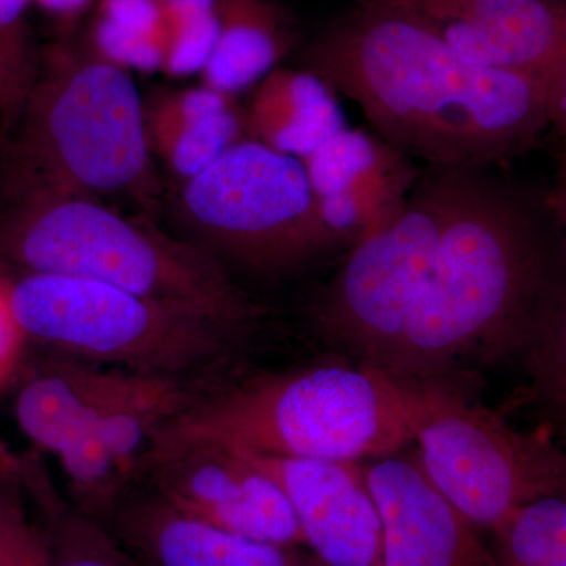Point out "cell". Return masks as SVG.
<instances>
[{
    "mask_svg": "<svg viewBox=\"0 0 566 566\" xmlns=\"http://www.w3.org/2000/svg\"><path fill=\"white\" fill-rule=\"evenodd\" d=\"M303 66L424 166L495 167L531 150L549 126L543 77L465 62L400 7L360 3L305 48Z\"/></svg>",
    "mask_w": 566,
    "mask_h": 566,
    "instance_id": "cell-1",
    "label": "cell"
},
{
    "mask_svg": "<svg viewBox=\"0 0 566 566\" xmlns=\"http://www.w3.org/2000/svg\"><path fill=\"white\" fill-rule=\"evenodd\" d=\"M565 297V238L547 193L469 167L385 374L447 382L469 364L523 354Z\"/></svg>",
    "mask_w": 566,
    "mask_h": 566,
    "instance_id": "cell-2",
    "label": "cell"
},
{
    "mask_svg": "<svg viewBox=\"0 0 566 566\" xmlns=\"http://www.w3.org/2000/svg\"><path fill=\"white\" fill-rule=\"evenodd\" d=\"M0 144L10 205L55 197H126L147 210L158 205L161 185L136 82L85 41L51 51Z\"/></svg>",
    "mask_w": 566,
    "mask_h": 566,
    "instance_id": "cell-3",
    "label": "cell"
},
{
    "mask_svg": "<svg viewBox=\"0 0 566 566\" xmlns=\"http://www.w3.org/2000/svg\"><path fill=\"white\" fill-rule=\"evenodd\" d=\"M411 441L385 371L322 365L200 394L158 428L139 476L164 458L197 446L357 463L392 457Z\"/></svg>",
    "mask_w": 566,
    "mask_h": 566,
    "instance_id": "cell-4",
    "label": "cell"
},
{
    "mask_svg": "<svg viewBox=\"0 0 566 566\" xmlns=\"http://www.w3.org/2000/svg\"><path fill=\"white\" fill-rule=\"evenodd\" d=\"M0 260L22 274L84 279L185 305L245 333L264 315L202 245L175 240L103 200L11 203L0 216Z\"/></svg>",
    "mask_w": 566,
    "mask_h": 566,
    "instance_id": "cell-5",
    "label": "cell"
},
{
    "mask_svg": "<svg viewBox=\"0 0 566 566\" xmlns=\"http://www.w3.org/2000/svg\"><path fill=\"white\" fill-rule=\"evenodd\" d=\"M10 301L29 344L186 381L226 364L248 334L196 308L65 275L10 279Z\"/></svg>",
    "mask_w": 566,
    "mask_h": 566,
    "instance_id": "cell-6",
    "label": "cell"
},
{
    "mask_svg": "<svg viewBox=\"0 0 566 566\" xmlns=\"http://www.w3.org/2000/svg\"><path fill=\"white\" fill-rule=\"evenodd\" d=\"M387 378L424 471L475 527L494 532L520 506L557 494L564 450L553 442L520 433L447 382Z\"/></svg>",
    "mask_w": 566,
    "mask_h": 566,
    "instance_id": "cell-7",
    "label": "cell"
},
{
    "mask_svg": "<svg viewBox=\"0 0 566 566\" xmlns=\"http://www.w3.org/2000/svg\"><path fill=\"white\" fill-rule=\"evenodd\" d=\"M469 169V167H468ZM465 169L420 167L400 212L348 249L315 307L319 333L385 371L433 268Z\"/></svg>",
    "mask_w": 566,
    "mask_h": 566,
    "instance_id": "cell-8",
    "label": "cell"
},
{
    "mask_svg": "<svg viewBox=\"0 0 566 566\" xmlns=\"http://www.w3.org/2000/svg\"><path fill=\"white\" fill-rule=\"evenodd\" d=\"M178 211L214 253L262 273L344 248L324 222L301 159L248 137L182 181Z\"/></svg>",
    "mask_w": 566,
    "mask_h": 566,
    "instance_id": "cell-9",
    "label": "cell"
},
{
    "mask_svg": "<svg viewBox=\"0 0 566 566\" xmlns=\"http://www.w3.org/2000/svg\"><path fill=\"white\" fill-rule=\"evenodd\" d=\"M202 392L186 379L125 371L87 430L59 458L70 499L96 520L136 486L158 428Z\"/></svg>",
    "mask_w": 566,
    "mask_h": 566,
    "instance_id": "cell-10",
    "label": "cell"
},
{
    "mask_svg": "<svg viewBox=\"0 0 566 566\" xmlns=\"http://www.w3.org/2000/svg\"><path fill=\"white\" fill-rule=\"evenodd\" d=\"M144 475L170 504L212 526L268 545H304L285 493L243 453L218 446L189 447L153 464Z\"/></svg>",
    "mask_w": 566,
    "mask_h": 566,
    "instance_id": "cell-11",
    "label": "cell"
},
{
    "mask_svg": "<svg viewBox=\"0 0 566 566\" xmlns=\"http://www.w3.org/2000/svg\"><path fill=\"white\" fill-rule=\"evenodd\" d=\"M364 472L381 517V566H499L420 457L381 458Z\"/></svg>",
    "mask_w": 566,
    "mask_h": 566,
    "instance_id": "cell-12",
    "label": "cell"
},
{
    "mask_svg": "<svg viewBox=\"0 0 566 566\" xmlns=\"http://www.w3.org/2000/svg\"><path fill=\"white\" fill-rule=\"evenodd\" d=\"M415 11L465 62L543 77L566 50V0H381Z\"/></svg>",
    "mask_w": 566,
    "mask_h": 566,
    "instance_id": "cell-13",
    "label": "cell"
},
{
    "mask_svg": "<svg viewBox=\"0 0 566 566\" xmlns=\"http://www.w3.org/2000/svg\"><path fill=\"white\" fill-rule=\"evenodd\" d=\"M245 457L281 486L300 523L304 545L324 565L381 566V517L359 464Z\"/></svg>",
    "mask_w": 566,
    "mask_h": 566,
    "instance_id": "cell-14",
    "label": "cell"
},
{
    "mask_svg": "<svg viewBox=\"0 0 566 566\" xmlns=\"http://www.w3.org/2000/svg\"><path fill=\"white\" fill-rule=\"evenodd\" d=\"M301 163L324 222L346 249L392 221L420 170L381 137L348 126Z\"/></svg>",
    "mask_w": 566,
    "mask_h": 566,
    "instance_id": "cell-15",
    "label": "cell"
},
{
    "mask_svg": "<svg viewBox=\"0 0 566 566\" xmlns=\"http://www.w3.org/2000/svg\"><path fill=\"white\" fill-rule=\"evenodd\" d=\"M140 566H307L290 547L232 534L133 486L103 521Z\"/></svg>",
    "mask_w": 566,
    "mask_h": 566,
    "instance_id": "cell-16",
    "label": "cell"
},
{
    "mask_svg": "<svg viewBox=\"0 0 566 566\" xmlns=\"http://www.w3.org/2000/svg\"><path fill=\"white\" fill-rule=\"evenodd\" d=\"M145 120L153 155L182 181L248 137L237 96L207 85L159 93L145 103Z\"/></svg>",
    "mask_w": 566,
    "mask_h": 566,
    "instance_id": "cell-17",
    "label": "cell"
},
{
    "mask_svg": "<svg viewBox=\"0 0 566 566\" xmlns=\"http://www.w3.org/2000/svg\"><path fill=\"white\" fill-rule=\"evenodd\" d=\"M248 139L297 159L344 132L337 93L307 70L275 69L263 77L244 107Z\"/></svg>",
    "mask_w": 566,
    "mask_h": 566,
    "instance_id": "cell-18",
    "label": "cell"
},
{
    "mask_svg": "<svg viewBox=\"0 0 566 566\" xmlns=\"http://www.w3.org/2000/svg\"><path fill=\"white\" fill-rule=\"evenodd\" d=\"M120 368L103 370L71 357L36 364L20 382L14 419L35 452L61 458L80 438L87 416Z\"/></svg>",
    "mask_w": 566,
    "mask_h": 566,
    "instance_id": "cell-19",
    "label": "cell"
},
{
    "mask_svg": "<svg viewBox=\"0 0 566 566\" xmlns=\"http://www.w3.org/2000/svg\"><path fill=\"white\" fill-rule=\"evenodd\" d=\"M294 32L275 0H219V33L202 85L238 93L259 84L292 51Z\"/></svg>",
    "mask_w": 566,
    "mask_h": 566,
    "instance_id": "cell-20",
    "label": "cell"
},
{
    "mask_svg": "<svg viewBox=\"0 0 566 566\" xmlns=\"http://www.w3.org/2000/svg\"><path fill=\"white\" fill-rule=\"evenodd\" d=\"M17 465L22 490L50 539L52 566H140L102 521L61 494L39 452L17 455Z\"/></svg>",
    "mask_w": 566,
    "mask_h": 566,
    "instance_id": "cell-21",
    "label": "cell"
},
{
    "mask_svg": "<svg viewBox=\"0 0 566 566\" xmlns=\"http://www.w3.org/2000/svg\"><path fill=\"white\" fill-rule=\"evenodd\" d=\"M499 566H566V499L520 506L494 531Z\"/></svg>",
    "mask_w": 566,
    "mask_h": 566,
    "instance_id": "cell-22",
    "label": "cell"
},
{
    "mask_svg": "<svg viewBox=\"0 0 566 566\" xmlns=\"http://www.w3.org/2000/svg\"><path fill=\"white\" fill-rule=\"evenodd\" d=\"M532 403L566 434V297L523 352Z\"/></svg>",
    "mask_w": 566,
    "mask_h": 566,
    "instance_id": "cell-23",
    "label": "cell"
},
{
    "mask_svg": "<svg viewBox=\"0 0 566 566\" xmlns=\"http://www.w3.org/2000/svg\"><path fill=\"white\" fill-rule=\"evenodd\" d=\"M0 566H52L50 539L22 490L14 453L0 469Z\"/></svg>",
    "mask_w": 566,
    "mask_h": 566,
    "instance_id": "cell-24",
    "label": "cell"
},
{
    "mask_svg": "<svg viewBox=\"0 0 566 566\" xmlns=\"http://www.w3.org/2000/svg\"><path fill=\"white\" fill-rule=\"evenodd\" d=\"M29 2L0 0V142L17 125L40 73L24 36Z\"/></svg>",
    "mask_w": 566,
    "mask_h": 566,
    "instance_id": "cell-25",
    "label": "cell"
},
{
    "mask_svg": "<svg viewBox=\"0 0 566 566\" xmlns=\"http://www.w3.org/2000/svg\"><path fill=\"white\" fill-rule=\"evenodd\" d=\"M84 41L104 61L126 71H163L166 61L167 41L125 31L96 14Z\"/></svg>",
    "mask_w": 566,
    "mask_h": 566,
    "instance_id": "cell-26",
    "label": "cell"
},
{
    "mask_svg": "<svg viewBox=\"0 0 566 566\" xmlns=\"http://www.w3.org/2000/svg\"><path fill=\"white\" fill-rule=\"evenodd\" d=\"M95 14L148 39L167 41L169 36L161 0H98Z\"/></svg>",
    "mask_w": 566,
    "mask_h": 566,
    "instance_id": "cell-27",
    "label": "cell"
},
{
    "mask_svg": "<svg viewBox=\"0 0 566 566\" xmlns=\"http://www.w3.org/2000/svg\"><path fill=\"white\" fill-rule=\"evenodd\" d=\"M29 340L10 301V279L0 275V394L22 374Z\"/></svg>",
    "mask_w": 566,
    "mask_h": 566,
    "instance_id": "cell-28",
    "label": "cell"
},
{
    "mask_svg": "<svg viewBox=\"0 0 566 566\" xmlns=\"http://www.w3.org/2000/svg\"><path fill=\"white\" fill-rule=\"evenodd\" d=\"M543 82L549 125L556 128L562 140H566V50L546 71Z\"/></svg>",
    "mask_w": 566,
    "mask_h": 566,
    "instance_id": "cell-29",
    "label": "cell"
},
{
    "mask_svg": "<svg viewBox=\"0 0 566 566\" xmlns=\"http://www.w3.org/2000/svg\"><path fill=\"white\" fill-rule=\"evenodd\" d=\"M547 193V202L556 214L558 226L564 233L566 244V140H562L560 159H558L556 180Z\"/></svg>",
    "mask_w": 566,
    "mask_h": 566,
    "instance_id": "cell-30",
    "label": "cell"
},
{
    "mask_svg": "<svg viewBox=\"0 0 566 566\" xmlns=\"http://www.w3.org/2000/svg\"><path fill=\"white\" fill-rule=\"evenodd\" d=\"M48 13L59 20L74 24L81 17L98 3V0H36Z\"/></svg>",
    "mask_w": 566,
    "mask_h": 566,
    "instance_id": "cell-31",
    "label": "cell"
},
{
    "mask_svg": "<svg viewBox=\"0 0 566 566\" xmlns=\"http://www.w3.org/2000/svg\"><path fill=\"white\" fill-rule=\"evenodd\" d=\"M557 494L566 499V450H564V465H562L560 485H558Z\"/></svg>",
    "mask_w": 566,
    "mask_h": 566,
    "instance_id": "cell-32",
    "label": "cell"
},
{
    "mask_svg": "<svg viewBox=\"0 0 566 566\" xmlns=\"http://www.w3.org/2000/svg\"><path fill=\"white\" fill-rule=\"evenodd\" d=\"M9 450L3 449V447H0V469H2V465L6 464L7 457H9Z\"/></svg>",
    "mask_w": 566,
    "mask_h": 566,
    "instance_id": "cell-33",
    "label": "cell"
}]
</instances>
